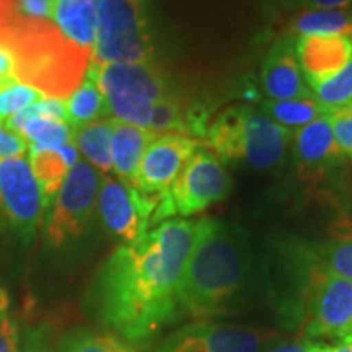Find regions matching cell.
<instances>
[{
  "label": "cell",
  "instance_id": "obj_19",
  "mask_svg": "<svg viewBox=\"0 0 352 352\" xmlns=\"http://www.w3.org/2000/svg\"><path fill=\"white\" fill-rule=\"evenodd\" d=\"M111 131L113 118L72 127V142L76 144L77 151H80L88 164L94 165L101 173L113 170L111 153H109Z\"/></svg>",
  "mask_w": 352,
  "mask_h": 352
},
{
  "label": "cell",
  "instance_id": "obj_40",
  "mask_svg": "<svg viewBox=\"0 0 352 352\" xmlns=\"http://www.w3.org/2000/svg\"><path fill=\"white\" fill-rule=\"evenodd\" d=\"M346 342H352V333H351V338H349V340H347Z\"/></svg>",
  "mask_w": 352,
  "mask_h": 352
},
{
  "label": "cell",
  "instance_id": "obj_23",
  "mask_svg": "<svg viewBox=\"0 0 352 352\" xmlns=\"http://www.w3.org/2000/svg\"><path fill=\"white\" fill-rule=\"evenodd\" d=\"M57 352H135L129 342L113 333L74 329L60 340Z\"/></svg>",
  "mask_w": 352,
  "mask_h": 352
},
{
  "label": "cell",
  "instance_id": "obj_16",
  "mask_svg": "<svg viewBox=\"0 0 352 352\" xmlns=\"http://www.w3.org/2000/svg\"><path fill=\"white\" fill-rule=\"evenodd\" d=\"M153 138H155V134L148 129L113 118L109 153H111L114 173L122 183L132 186L145 148L148 147Z\"/></svg>",
  "mask_w": 352,
  "mask_h": 352
},
{
  "label": "cell",
  "instance_id": "obj_22",
  "mask_svg": "<svg viewBox=\"0 0 352 352\" xmlns=\"http://www.w3.org/2000/svg\"><path fill=\"white\" fill-rule=\"evenodd\" d=\"M263 113L289 131L300 129L324 114H329L315 98L266 100L263 103Z\"/></svg>",
  "mask_w": 352,
  "mask_h": 352
},
{
  "label": "cell",
  "instance_id": "obj_8",
  "mask_svg": "<svg viewBox=\"0 0 352 352\" xmlns=\"http://www.w3.org/2000/svg\"><path fill=\"white\" fill-rule=\"evenodd\" d=\"M41 189L25 157L0 160V222L30 241L43 219Z\"/></svg>",
  "mask_w": 352,
  "mask_h": 352
},
{
  "label": "cell",
  "instance_id": "obj_6",
  "mask_svg": "<svg viewBox=\"0 0 352 352\" xmlns=\"http://www.w3.org/2000/svg\"><path fill=\"white\" fill-rule=\"evenodd\" d=\"M101 176L85 160H78L69 170L44 223V236L52 248L78 239L85 230L98 199Z\"/></svg>",
  "mask_w": 352,
  "mask_h": 352
},
{
  "label": "cell",
  "instance_id": "obj_10",
  "mask_svg": "<svg viewBox=\"0 0 352 352\" xmlns=\"http://www.w3.org/2000/svg\"><path fill=\"white\" fill-rule=\"evenodd\" d=\"M277 338L276 329L196 321L171 333L155 352H263Z\"/></svg>",
  "mask_w": 352,
  "mask_h": 352
},
{
  "label": "cell",
  "instance_id": "obj_18",
  "mask_svg": "<svg viewBox=\"0 0 352 352\" xmlns=\"http://www.w3.org/2000/svg\"><path fill=\"white\" fill-rule=\"evenodd\" d=\"M108 114L109 109L107 100H104V95L101 94L94 70L88 65L80 85L76 88V91L69 98H65L67 124L70 127L82 126L87 124V122L104 120Z\"/></svg>",
  "mask_w": 352,
  "mask_h": 352
},
{
  "label": "cell",
  "instance_id": "obj_25",
  "mask_svg": "<svg viewBox=\"0 0 352 352\" xmlns=\"http://www.w3.org/2000/svg\"><path fill=\"white\" fill-rule=\"evenodd\" d=\"M311 94L328 113L352 104V57L340 72L311 88Z\"/></svg>",
  "mask_w": 352,
  "mask_h": 352
},
{
  "label": "cell",
  "instance_id": "obj_7",
  "mask_svg": "<svg viewBox=\"0 0 352 352\" xmlns=\"http://www.w3.org/2000/svg\"><path fill=\"white\" fill-rule=\"evenodd\" d=\"M232 179L214 152L197 145L168 189L175 215L191 217L226 199Z\"/></svg>",
  "mask_w": 352,
  "mask_h": 352
},
{
  "label": "cell",
  "instance_id": "obj_41",
  "mask_svg": "<svg viewBox=\"0 0 352 352\" xmlns=\"http://www.w3.org/2000/svg\"><path fill=\"white\" fill-rule=\"evenodd\" d=\"M349 39H351V43H352V36H351V38H349Z\"/></svg>",
  "mask_w": 352,
  "mask_h": 352
},
{
  "label": "cell",
  "instance_id": "obj_37",
  "mask_svg": "<svg viewBox=\"0 0 352 352\" xmlns=\"http://www.w3.org/2000/svg\"><path fill=\"white\" fill-rule=\"evenodd\" d=\"M331 352H352L351 342H340L336 347H331Z\"/></svg>",
  "mask_w": 352,
  "mask_h": 352
},
{
  "label": "cell",
  "instance_id": "obj_21",
  "mask_svg": "<svg viewBox=\"0 0 352 352\" xmlns=\"http://www.w3.org/2000/svg\"><path fill=\"white\" fill-rule=\"evenodd\" d=\"M30 166L41 189L44 208H50L57 191L63 186L69 166L59 151L54 148H36L30 151Z\"/></svg>",
  "mask_w": 352,
  "mask_h": 352
},
{
  "label": "cell",
  "instance_id": "obj_27",
  "mask_svg": "<svg viewBox=\"0 0 352 352\" xmlns=\"http://www.w3.org/2000/svg\"><path fill=\"white\" fill-rule=\"evenodd\" d=\"M104 100H107L109 114H113L114 120L147 129L153 107L152 101L127 94H107Z\"/></svg>",
  "mask_w": 352,
  "mask_h": 352
},
{
  "label": "cell",
  "instance_id": "obj_1",
  "mask_svg": "<svg viewBox=\"0 0 352 352\" xmlns=\"http://www.w3.org/2000/svg\"><path fill=\"white\" fill-rule=\"evenodd\" d=\"M201 219L173 217L120 246L94 285L100 320L127 342H144L175 320L179 284Z\"/></svg>",
  "mask_w": 352,
  "mask_h": 352
},
{
  "label": "cell",
  "instance_id": "obj_32",
  "mask_svg": "<svg viewBox=\"0 0 352 352\" xmlns=\"http://www.w3.org/2000/svg\"><path fill=\"white\" fill-rule=\"evenodd\" d=\"M327 349V344H321V342H315L314 340H300L294 342H284L279 344L270 352H323Z\"/></svg>",
  "mask_w": 352,
  "mask_h": 352
},
{
  "label": "cell",
  "instance_id": "obj_24",
  "mask_svg": "<svg viewBox=\"0 0 352 352\" xmlns=\"http://www.w3.org/2000/svg\"><path fill=\"white\" fill-rule=\"evenodd\" d=\"M307 246L324 266L352 283V232H342L318 243H307Z\"/></svg>",
  "mask_w": 352,
  "mask_h": 352
},
{
  "label": "cell",
  "instance_id": "obj_9",
  "mask_svg": "<svg viewBox=\"0 0 352 352\" xmlns=\"http://www.w3.org/2000/svg\"><path fill=\"white\" fill-rule=\"evenodd\" d=\"M164 195H144L120 178L103 175L96 199L101 222L114 236L132 243L151 228Z\"/></svg>",
  "mask_w": 352,
  "mask_h": 352
},
{
  "label": "cell",
  "instance_id": "obj_12",
  "mask_svg": "<svg viewBox=\"0 0 352 352\" xmlns=\"http://www.w3.org/2000/svg\"><path fill=\"white\" fill-rule=\"evenodd\" d=\"M292 158L298 178L314 183L342 164L344 153L334 139L329 114L296 131L292 139Z\"/></svg>",
  "mask_w": 352,
  "mask_h": 352
},
{
  "label": "cell",
  "instance_id": "obj_15",
  "mask_svg": "<svg viewBox=\"0 0 352 352\" xmlns=\"http://www.w3.org/2000/svg\"><path fill=\"white\" fill-rule=\"evenodd\" d=\"M296 54L308 87L315 88L349 63L352 43L349 38L338 34L298 36L296 38Z\"/></svg>",
  "mask_w": 352,
  "mask_h": 352
},
{
  "label": "cell",
  "instance_id": "obj_29",
  "mask_svg": "<svg viewBox=\"0 0 352 352\" xmlns=\"http://www.w3.org/2000/svg\"><path fill=\"white\" fill-rule=\"evenodd\" d=\"M334 139L344 157L352 158V104L329 113Z\"/></svg>",
  "mask_w": 352,
  "mask_h": 352
},
{
  "label": "cell",
  "instance_id": "obj_13",
  "mask_svg": "<svg viewBox=\"0 0 352 352\" xmlns=\"http://www.w3.org/2000/svg\"><path fill=\"white\" fill-rule=\"evenodd\" d=\"M101 94H127L152 103L173 94L165 74L153 60L145 63L90 64Z\"/></svg>",
  "mask_w": 352,
  "mask_h": 352
},
{
  "label": "cell",
  "instance_id": "obj_31",
  "mask_svg": "<svg viewBox=\"0 0 352 352\" xmlns=\"http://www.w3.org/2000/svg\"><path fill=\"white\" fill-rule=\"evenodd\" d=\"M26 151H28V144L20 135L13 134L0 124V160L10 157H23Z\"/></svg>",
  "mask_w": 352,
  "mask_h": 352
},
{
  "label": "cell",
  "instance_id": "obj_17",
  "mask_svg": "<svg viewBox=\"0 0 352 352\" xmlns=\"http://www.w3.org/2000/svg\"><path fill=\"white\" fill-rule=\"evenodd\" d=\"M100 0H52L51 20L65 38L94 51Z\"/></svg>",
  "mask_w": 352,
  "mask_h": 352
},
{
  "label": "cell",
  "instance_id": "obj_36",
  "mask_svg": "<svg viewBox=\"0 0 352 352\" xmlns=\"http://www.w3.org/2000/svg\"><path fill=\"white\" fill-rule=\"evenodd\" d=\"M57 151H59L60 155L64 157L65 164H67L69 168H72V166L78 162V151H77L76 144H74L72 140H70V142H67L65 145H63L60 148H57Z\"/></svg>",
  "mask_w": 352,
  "mask_h": 352
},
{
  "label": "cell",
  "instance_id": "obj_39",
  "mask_svg": "<svg viewBox=\"0 0 352 352\" xmlns=\"http://www.w3.org/2000/svg\"><path fill=\"white\" fill-rule=\"evenodd\" d=\"M323 352H331V346H327V349H324Z\"/></svg>",
  "mask_w": 352,
  "mask_h": 352
},
{
  "label": "cell",
  "instance_id": "obj_20",
  "mask_svg": "<svg viewBox=\"0 0 352 352\" xmlns=\"http://www.w3.org/2000/svg\"><path fill=\"white\" fill-rule=\"evenodd\" d=\"M311 34H338V36H352V12L351 10H307L298 15L289 36H311Z\"/></svg>",
  "mask_w": 352,
  "mask_h": 352
},
{
  "label": "cell",
  "instance_id": "obj_11",
  "mask_svg": "<svg viewBox=\"0 0 352 352\" xmlns=\"http://www.w3.org/2000/svg\"><path fill=\"white\" fill-rule=\"evenodd\" d=\"M196 147L197 142L191 135L176 132L155 135L145 148L132 188L144 195H164Z\"/></svg>",
  "mask_w": 352,
  "mask_h": 352
},
{
  "label": "cell",
  "instance_id": "obj_33",
  "mask_svg": "<svg viewBox=\"0 0 352 352\" xmlns=\"http://www.w3.org/2000/svg\"><path fill=\"white\" fill-rule=\"evenodd\" d=\"M16 80L15 78V59L6 46H0V87Z\"/></svg>",
  "mask_w": 352,
  "mask_h": 352
},
{
  "label": "cell",
  "instance_id": "obj_4",
  "mask_svg": "<svg viewBox=\"0 0 352 352\" xmlns=\"http://www.w3.org/2000/svg\"><path fill=\"white\" fill-rule=\"evenodd\" d=\"M204 139L220 162L271 170L285 160L294 134L264 113L235 104L214 118Z\"/></svg>",
  "mask_w": 352,
  "mask_h": 352
},
{
  "label": "cell",
  "instance_id": "obj_28",
  "mask_svg": "<svg viewBox=\"0 0 352 352\" xmlns=\"http://www.w3.org/2000/svg\"><path fill=\"white\" fill-rule=\"evenodd\" d=\"M44 98L36 88L25 85L19 80H12L0 87V124L21 109L32 107Z\"/></svg>",
  "mask_w": 352,
  "mask_h": 352
},
{
  "label": "cell",
  "instance_id": "obj_30",
  "mask_svg": "<svg viewBox=\"0 0 352 352\" xmlns=\"http://www.w3.org/2000/svg\"><path fill=\"white\" fill-rule=\"evenodd\" d=\"M287 8L302 10H351L352 0H280Z\"/></svg>",
  "mask_w": 352,
  "mask_h": 352
},
{
  "label": "cell",
  "instance_id": "obj_35",
  "mask_svg": "<svg viewBox=\"0 0 352 352\" xmlns=\"http://www.w3.org/2000/svg\"><path fill=\"white\" fill-rule=\"evenodd\" d=\"M10 294L3 285H0V334L15 321L10 316Z\"/></svg>",
  "mask_w": 352,
  "mask_h": 352
},
{
  "label": "cell",
  "instance_id": "obj_38",
  "mask_svg": "<svg viewBox=\"0 0 352 352\" xmlns=\"http://www.w3.org/2000/svg\"><path fill=\"white\" fill-rule=\"evenodd\" d=\"M20 352H50V351H46V349H41V347H28V349H25V351H20Z\"/></svg>",
  "mask_w": 352,
  "mask_h": 352
},
{
  "label": "cell",
  "instance_id": "obj_42",
  "mask_svg": "<svg viewBox=\"0 0 352 352\" xmlns=\"http://www.w3.org/2000/svg\"><path fill=\"white\" fill-rule=\"evenodd\" d=\"M351 344H352V342H351Z\"/></svg>",
  "mask_w": 352,
  "mask_h": 352
},
{
  "label": "cell",
  "instance_id": "obj_5",
  "mask_svg": "<svg viewBox=\"0 0 352 352\" xmlns=\"http://www.w3.org/2000/svg\"><path fill=\"white\" fill-rule=\"evenodd\" d=\"M148 0H100L90 64L153 60Z\"/></svg>",
  "mask_w": 352,
  "mask_h": 352
},
{
  "label": "cell",
  "instance_id": "obj_26",
  "mask_svg": "<svg viewBox=\"0 0 352 352\" xmlns=\"http://www.w3.org/2000/svg\"><path fill=\"white\" fill-rule=\"evenodd\" d=\"M147 129L153 134H189L188 124V111L183 108L182 100H178L173 94L164 96L153 103L151 121H148Z\"/></svg>",
  "mask_w": 352,
  "mask_h": 352
},
{
  "label": "cell",
  "instance_id": "obj_14",
  "mask_svg": "<svg viewBox=\"0 0 352 352\" xmlns=\"http://www.w3.org/2000/svg\"><path fill=\"white\" fill-rule=\"evenodd\" d=\"M261 85L270 100L315 98L303 80L296 54V38L285 34L264 56Z\"/></svg>",
  "mask_w": 352,
  "mask_h": 352
},
{
  "label": "cell",
  "instance_id": "obj_3",
  "mask_svg": "<svg viewBox=\"0 0 352 352\" xmlns=\"http://www.w3.org/2000/svg\"><path fill=\"white\" fill-rule=\"evenodd\" d=\"M292 272L296 314L308 340L333 338L346 342L352 333V283L324 266L307 243L285 246Z\"/></svg>",
  "mask_w": 352,
  "mask_h": 352
},
{
  "label": "cell",
  "instance_id": "obj_34",
  "mask_svg": "<svg viewBox=\"0 0 352 352\" xmlns=\"http://www.w3.org/2000/svg\"><path fill=\"white\" fill-rule=\"evenodd\" d=\"M0 352H20V331L15 321L0 334Z\"/></svg>",
  "mask_w": 352,
  "mask_h": 352
},
{
  "label": "cell",
  "instance_id": "obj_2",
  "mask_svg": "<svg viewBox=\"0 0 352 352\" xmlns=\"http://www.w3.org/2000/svg\"><path fill=\"white\" fill-rule=\"evenodd\" d=\"M253 254L236 226L201 219L178 294L183 315L199 321L239 310L252 284Z\"/></svg>",
  "mask_w": 352,
  "mask_h": 352
}]
</instances>
